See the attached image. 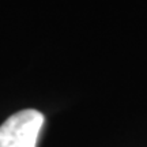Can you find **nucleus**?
<instances>
[{
	"label": "nucleus",
	"instance_id": "f257e3e1",
	"mask_svg": "<svg viewBox=\"0 0 147 147\" xmlns=\"http://www.w3.org/2000/svg\"><path fill=\"white\" fill-rule=\"evenodd\" d=\"M44 120V115L36 109L10 116L0 125V147H37Z\"/></svg>",
	"mask_w": 147,
	"mask_h": 147
}]
</instances>
